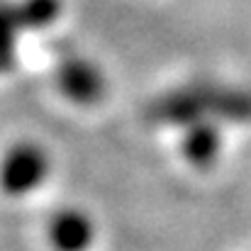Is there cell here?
<instances>
[{
    "label": "cell",
    "instance_id": "obj_7",
    "mask_svg": "<svg viewBox=\"0 0 251 251\" xmlns=\"http://www.w3.org/2000/svg\"><path fill=\"white\" fill-rule=\"evenodd\" d=\"M22 27L17 7L0 5V69H7L15 56V34Z\"/></svg>",
    "mask_w": 251,
    "mask_h": 251
},
{
    "label": "cell",
    "instance_id": "obj_4",
    "mask_svg": "<svg viewBox=\"0 0 251 251\" xmlns=\"http://www.w3.org/2000/svg\"><path fill=\"white\" fill-rule=\"evenodd\" d=\"M59 88L74 102H93L102 93V81H100V74L90 64L76 59V61H69L61 66Z\"/></svg>",
    "mask_w": 251,
    "mask_h": 251
},
{
    "label": "cell",
    "instance_id": "obj_2",
    "mask_svg": "<svg viewBox=\"0 0 251 251\" xmlns=\"http://www.w3.org/2000/svg\"><path fill=\"white\" fill-rule=\"evenodd\" d=\"M49 159L42 147L32 142L15 144L0 161V190L10 198L32 193L47 180Z\"/></svg>",
    "mask_w": 251,
    "mask_h": 251
},
{
    "label": "cell",
    "instance_id": "obj_5",
    "mask_svg": "<svg viewBox=\"0 0 251 251\" xmlns=\"http://www.w3.org/2000/svg\"><path fill=\"white\" fill-rule=\"evenodd\" d=\"M185 156L190 164L205 168L210 166L220 151V139H217V132L212 125L207 122H195V127L188 132V139H185Z\"/></svg>",
    "mask_w": 251,
    "mask_h": 251
},
{
    "label": "cell",
    "instance_id": "obj_3",
    "mask_svg": "<svg viewBox=\"0 0 251 251\" xmlns=\"http://www.w3.org/2000/svg\"><path fill=\"white\" fill-rule=\"evenodd\" d=\"M93 237V222L78 210H64L49 225V239L56 251H85Z\"/></svg>",
    "mask_w": 251,
    "mask_h": 251
},
{
    "label": "cell",
    "instance_id": "obj_1",
    "mask_svg": "<svg viewBox=\"0 0 251 251\" xmlns=\"http://www.w3.org/2000/svg\"><path fill=\"white\" fill-rule=\"evenodd\" d=\"M207 112H220L234 120L251 117V98L215 88H193L178 90L156 105V117L164 122H200Z\"/></svg>",
    "mask_w": 251,
    "mask_h": 251
},
{
    "label": "cell",
    "instance_id": "obj_6",
    "mask_svg": "<svg viewBox=\"0 0 251 251\" xmlns=\"http://www.w3.org/2000/svg\"><path fill=\"white\" fill-rule=\"evenodd\" d=\"M59 10V0H25V5L17 7V15L22 27H47L56 20Z\"/></svg>",
    "mask_w": 251,
    "mask_h": 251
}]
</instances>
